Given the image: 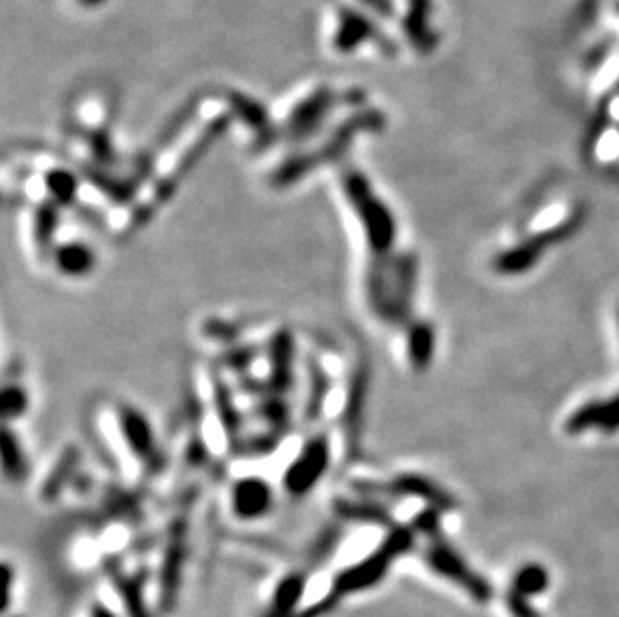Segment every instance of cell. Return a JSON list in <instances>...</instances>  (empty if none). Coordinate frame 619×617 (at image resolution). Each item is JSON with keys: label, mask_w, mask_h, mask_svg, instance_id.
Masks as SVG:
<instances>
[{"label": "cell", "mask_w": 619, "mask_h": 617, "mask_svg": "<svg viewBox=\"0 0 619 617\" xmlns=\"http://www.w3.org/2000/svg\"><path fill=\"white\" fill-rule=\"evenodd\" d=\"M54 265L64 277L81 279L95 269L96 255L93 247L83 241H69L54 247Z\"/></svg>", "instance_id": "9c48e42d"}, {"label": "cell", "mask_w": 619, "mask_h": 617, "mask_svg": "<svg viewBox=\"0 0 619 617\" xmlns=\"http://www.w3.org/2000/svg\"><path fill=\"white\" fill-rule=\"evenodd\" d=\"M431 565L441 572L443 576L452 577L457 584H462L477 601H489L492 597V587L487 586V582H483L482 577L475 576L470 572L462 559L453 554L447 547H433L431 549Z\"/></svg>", "instance_id": "8992f818"}, {"label": "cell", "mask_w": 619, "mask_h": 617, "mask_svg": "<svg viewBox=\"0 0 619 617\" xmlns=\"http://www.w3.org/2000/svg\"><path fill=\"white\" fill-rule=\"evenodd\" d=\"M369 371L365 361H361L349 383V395H347L345 413V438L349 445L359 440L361 430V419L365 415V403H368Z\"/></svg>", "instance_id": "ba28073f"}, {"label": "cell", "mask_w": 619, "mask_h": 617, "mask_svg": "<svg viewBox=\"0 0 619 617\" xmlns=\"http://www.w3.org/2000/svg\"><path fill=\"white\" fill-rule=\"evenodd\" d=\"M81 7H89V9H95V7H101L105 0H76Z\"/></svg>", "instance_id": "d6986e66"}, {"label": "cell", "mask_w": 619, "mask_h": 617, "mask_svg": "<svg viewBox=\"0 0 619 617\" xmlns=\"http://www.w3.org/2000/svg\"><path fill=\"white\" fill-rule=\"evenodd\" d=\"M507 607H509L514 617H539L534 606L529 604V599L522 594H517L515 589L507 594Z\"/></svg>", "instance_id": "ac0fdd59"}, {"label": "cell", "mask_w": 619, "mask_h": 617, "mask_svg": "<svg viewBox=\"0 0 619 617\" xmlns=\"http://www.w3.org/2000/svg\"><path fill=\"white\" fill-rule=\"evenodd\" d=\"M269 503V487L261 480H243L235 487V507L237 512L251 515L259 513Z\"/></svg>", "instance_id": "8fae6325"}, {"label": "cell", "mask_w": 619, "mask_h": 617, "mask_svg": "<svg viewBox=\"0 0 619 617\" xmlns=\"http://www.w3.org/2000/svg\"><path fill=\"white\" fill-rule=\"evenodd\" d=\"M56 227H59V205L47 203L39 207L34 215V243L39 249L47 251L53 247Z\"/></svg>", "instance_id": "5bb4252c"}, {"label": "cell", "mask_w": 619, "mask_h": 617, "mask_svg": "<svg viewBox=\"0 0 619 617\" xmlns=\"http://www.w3.org/2000/svg\"><path fill=\"white\" fill-rule=\"evenodd\" d=\"M591 430L601 433H616L619 430V393L606 401H589L567 419L566 431L571 435Z\"/></svg>", "instance_id": "5b68a950"}, {"label": "cell", "mask_w": 619, "mask_h": 617, "mask_svg": "<svg viewBox=\"0 0 619 617\" xmlns=\"http://www.w3.org/2000/svg\"><path fill=\"white\" fill-rule=\"evenodd\" d=\"M118 428L137 457L148 460L155 453V433L148 419L141 411L131 405H123L118 409Z\"/></svg>", "instance_id": "52a82bcc"}, {"label": "cell", "mask_w": 619, "mask_h": 617, "mask_svg": "<svg viewBox=\"0 0 619 617\" xmlns=\"http://www.w3.org/2000/svg\"><path fill=\"white\" fill-rule=\"evenodd\" d=\"M29 409V395L19 383H7L2 393V418L4 421L19 419Z\"/></svg>", "instance_id": "e0dca14e"}, {"label": "cell", "mask_w": 619, "mask_h": 617, "mask_svg": "<svg viewBox=\"0 0 619 617\" xmlns=\"http://www.w3.org/2000/svg\"><path fill=\"white\" fill-rule=\"evenodd\" d=\"M329 465V441L327 435H317L305 445L301 457L295 461L287 473V487L293 492H307L326 473Z\"/></svg>", "instance_id": "277c9868"}, {"label": "cell", "mask_w": 619, "mask_h": 617, "mask_svg": "<svg viewBox=\"0 0 619 617\" xmlns=\"http://www.w3.org/2000/svg\"><path fill=\"white\" fill-rule=\"evenodd\" d=\"M347 200L358 210V219L365 233L369 247L378 259H388L398 239V225L388 205L379 199L359 171L351 168L343 175Z\"/></svg>", "instance_id": "6da1fadb"}, {"label": "cell", "mask_w": 619, "mask_h": 617, "mask_svg": "<svg viewBox=\"0 0 619 617\" xmlns=\"http://www.w3.org/2000/svg\"><path fill=\"white\" fill-rule=\"evenodd\" d=\"M574 230H576V219H569L564 227L559 225V227L547 230L546 235H537L527 241L519 243L517 247L507 249L495 259V271H499L502 275H522V272L534 269L544 251L549 247V243L559 241Z\"/></svg>", "instance_id": "3957f363"}, {"label": "cell", "mask_w": 619, "mask_h": 617, "mask_svg": "<svg viewBox=\"0 0 619 617\" xmlns=\"http://www.w3.org/2000/svg\"><path fill=\"white\" fill-rule=\"evenodd\" d=\"M547 586H549V576H547L546 569L537 564L525 565L517 572L514 579L515 592L525 597L541 594Z\"/></svg>", "instance_id": "9a60e30c"}, {"label": "cell", "mask_w": 619, "mask_h": 617, "mask_svg": "<svg viewBox=\"0 0 619 617\" xmlns=\"http://www.w3.org/2000/svg\"><path fill=\"white\" fill-rule=\"evenodd\" d=\"M435 356V329L433 325L417 321L407 331V359L415 371H425Z\"/></svg>", "instance_id": "30bf717a"}, {"label": "cell", "mask_w": 619, "mask_h": 617, "mask_svg": "<svg viewBox=\"0 0 619 617\" xmlns=\"http://www.w3.org/2000/svg\"><path fill=\"white\" fill-rule=\"evenodd\" d=\"M398 490L420 495V497L433 503L440 510H453L455 507L452 495H447L435 483L427 482V480H423L420 475H403V477L398 480Z\"/></svg>", "instance_id": "4fadbf2b"}, {"label": "cell", "mask_w": 619, "mask_h": 617, "mask_svg": "<svg viewBox=\"0 0 619 617\" xmlns=\"http://www.w3.org/2000/svg\"><path fill=\"white\" fill-rule=\"evenodd\" d=\"M2 461H4V471L12 477H21L24 473V451L21 448V441L12 435V431L7 428L2 433Z\"/></svg>", "instance_id": "2e32d148"}, {"label": "cell", "mask_w": 619, "mask_h": 617, "mask_svg": "<svg viewBox=\"0 0 619 617\" xmlns=\"http://www.w3.org/2000/svg\"><path fill=\"white\" fill-rule=\"evenodd\" d=\"M44 183H47V191L51 203L59 205V207H66L76 199L79 193V178L74 177L71 171L64 168H51L44 175Z\"/></svg>", "instance_id": "7c38bea8"}, {"label": "cell", "mask_w": 619, "mask_h": 617, "mask_svg": "<svg viewBox=\"0 0 619 617\" xmlns=\"http://www.w3.org/2000/svg\"><path fill=\"white\" fill-rule=\"evenodd\" d=\"M353 94L355 93H351L349 96H353ZM339 101H345V96H341L327 84H317L309 93L303 94L287 113L283 135L293 141H303L307 136L313 135L317 126L323 125L327 116L339 106Z\"/></svg>", "instance_id": "7a4b0ae2"}]
</instances>
